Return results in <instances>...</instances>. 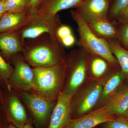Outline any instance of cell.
<instances>
[{
	"mask_svg": "<svg viewBox=\"0 0 128 128\" xmlns=\"http://www.w3.org/2000/svg\"><path fill=\"white\" fill-rule=\"evenodd\" d=\"M22 53L33 68L55 65L64 61L66 54L64 47L61 42L48 34L25 39Z\"/></svg>",
	"mask_w": 128,
	"mask_h": 128,
	"instance_id": "obj_1",
	"label": "cell"
},
{
	"mask_svg": "<svg viewBox=\"0 0 128 128\" xmlns=\"http://www.w3.org/2000/svg\"><path fill=\"white\" fill-rule=\"evenodd\" d=\"M32 90L34 92L57 98L64 90L66 75L64 60L59 64L43 68H33Z\"/></svg>",
	"mask_w": 128,
	"mask_h": 128,
	"instance_id": "obj_2",
	"label": "cell"
},
{
	"mask_svg": "<svg viewBox=\"0 0 128 128\" xmlns=\"http://www.w3.org/2000/svg\"><path fill=\"white\" fill-rule=\"evenodd\" d=\"M89 54L78 48L66 54L65 82L63 92L72 96L85 82L89 80L88 64Z\"/></svg>",
	"mask_w": 128,
	"mask_h": 128,
	"instance_id": "obj_3",
	"label": "cell"
},
{
	"mask_svg": "<svg viewBox=\"0 0 128 128\" xmlns=\"http://www.w3.org/2000/svg\"><path fill=\"white\" fill-rule=\"evenodd\" d=\"M72 18L78 25L79 38L76 42L78 48L91 54L100 56L115 67H120L117 60L112 53L109 44L105 40L98 38L93 33L88 24L74 10L70 11Z\"/></svg>",
	"mask_w": 128,
	"mask_h": 128,
	"instance_id": "obj_4",
	"label": "cell"
},
{
	"mask_svg": "<svg viewBox=\"0 0 128 128\" xmlns=\"http://www.w3.org/2000/svg\"><path fill=\"white\" fill-rule=\"evenodd\" d=\"M102 90V81L89 80L72 96L70 107L72 119L95 110Z\"/></svg>",
	"mask_w": 128,
	"mask_h": 128,
	"instance_id": "obj_5",
	"label": "cell"
},
{
	"mask_svg": "<svg viewBox=\"0 0 128 128\" xmlns=\"http://www.w3.org/2000/svg\"><path fill=\"white\" fill-rule=\"evenodd\" d=\"M32 12V15L29 22L17 32L22 40L34 38L44 34L57 38V29L62 24L58 15L53 16L39 14L34 10Z\"/></svg>",
	"mask_w": 128,
	"mask_h": 128,
	"instance_id": "obj_6",
	"label": "cell"
},
{
	"mask_svg": "<svg viewBox=\"0 0 128 128\" xmlns=\"http://www.w3.org/2000/svg\"><path fill=\"white\" fill-rule=\"evenodd\" d=\"M13 70L8 82V89L14 88L22 92L32 90L34 79L33 68L25 60L22 53L12 56L10 60Z\"/></svg>",
	"mask_w": 128,
	"mask_h": 128,
	"instance_id": "obj_7",
	"label": "cell"
},
{
	"mask_svg": "<svg viewBox=\"0 0 128 128\" xmlns=\"http://www.w3.org/2000/svg\"><path fill=\"white\" fill-rule=\"evenodd\" d=\"M21 98L38 123L44 124L51 115L57 98L29 92H22Z\"/></svg>",
	"mask_w": 128,
	"mask_h": 128,
	"instance_id": "obj_8",
	"label": "cell"
},
{
	"mask_svg": "<svg viewBox=\"0 0 128 128\" xmlns=\"http://www.w3.org/2000/svg\"><path fill=\"white\" fill-rule=\"evenodd\" d=\"M111 1L109 0H85L76 8V12L88 24L108 18Z\"/></svg>",
	"mask_w": 128,
	"mask_h": 128,
	"instance_id": "obj_9",
	"label": "cell"
},
{
	"mask_svg": "<svg viewBox=\"0 0 128 128\" xmlns=\"http://www.w3.org/2000/svg\"><path fill=\"white\" fill-rule=\"evenodd\" d=\"M128 82L120 67L113 70L102 81L100 96L95 109L101 107Z\"/></svg>",
	"mask_w": 128,
	"mask_h": 128,
	"instance_id": "obj_10",
	"label": "cell"
},
{
	"mask_svg": "<svg viewBox=\"0 0 128 128\" xmlns=\"http://www.w3.org/2000/svg\"><path fill=\"white\" fill-rule=\"evenodd\" d=\"M71 97L63 92L59 95L48 128H64L71 121Z\"/></svg>",
	"mask_w": 128,
	"mask_h": 128,
	"instance_id": "obj_11",
	"label": "cell"
},
{
	"mask_svg": "<svg viewBox=\"0 0 128 128\" xmlns=\"http://www.w3.org/2000/svg\"><path fill=\"white\" fill-rule=\"evenodd\" d=\"M32 12L29 9L20 12H6L0 19V33L17 32L30 20Z\"/></svg>",
	"mask_w": 128,
	"mask_h": 128,
	"instance_id": "obj_12",
	"label": "cell"
},
{
	"mask_svg": "<svg viewBox=\"0 0 128 128\" xmlns=\"http://www.w3.org/2000/svg\"><path fill=\"white\" fill-rule=\"evenodd\" d=\"M114 117H123L128 109V82L101 107Z\"/></svg>",
	"mask_w": 128,
	"mask_h": 128,
	"instance_id": "obj_13",
	"label": "cell"
},
{
	"mask_svg": "<svg viewBox=\"0 0 128 128\" xmlns=\"http://www.w3.org/2000/svg\"><path fill=\"white\" fill-rule=\"evenodd\" d=\"M115 117L98 108L82 116L72 120L64 128H94L109 122Z\"/></svg>",
	"mask_w": 128,
	"mask_h": 128,
	"instance_id": "obj_14",
	"label": "cell"
},
{
	"mask_svg": "<svg viewBox=\"0 0 128 128\" xmlns=\"http://www.w3.org/2000/svg\"><path fill=\"white\" fill-rule=\"evenodd\" d=\"M23 50V41L17 32L0 33V53L6 61L14 54L22 53Z\"/></svg>",
	"mask_w": 128,
	"mask_h": 128,
	"instance_id": "obj_15",
	"label": "cell"
},
{
	"mask_svg": "<svg viewBox=\"0 0 128 128\" xmlns=\"http://www.w3.org/2000/svg\"><path fill=\"white\" fill-rule=\"evenodd\" d=\"M89 54V80L102 81L114 69L119 68L112 65L107 60L100 56Z\"/></svg>",
	"mask_w": 128,
	"mask_h": 128,
	"instance_id": "obj_16",
	"label": "cell"
},
{
	"mask_svg": "<svg viewBox=\"0 0 128 128\" xmlns=\"http://www.w3.org/2000/svg\"><path fill=\"white\" fill-rule=\"evenodd\" d=\"M85 0H42L34 10L40 14L55 16L63 10L76 8Z\"/></svg>",
	"mask_w": 128,
	"mask_h": 128,
	"instance_id": "obj_17",
	"label": "cell"
},
{
	"mask_svg": "<svg viewBox=\"0 0 128 128\" xmlns=\"http://www.w3.org/2000/svg\"><path fill=\"white\" fill-rule=\"evenodd\" d=\"M88 24L92 32L98 38L106 41L117 40L118 29L114 22L105 18Z\"/></svg>",
	"mask_w": 128,
	"mask_h": 128,
	"instance_id": "obj_18",
	"label": "cell"
},
{
	"mask_svg": "<svg viewBox=\"0 0 128 128\" xmlns=\"http://www.w3.org/2000/svg\"><path fill=\"white\" fill-rule=\"evenodd\" d=\"M110 50L116 58L121 71L128 81V50L123 48L117 40L107 41Z\"/></svg>",
	"mask_w": 128,
	"mask_h": 128,
	"instance_id": "obj_19",
	"label": "cell"
},
{
	"mask_svg": "<svg viewBox=\"0 0 128 128\" xmlns=\"http://www.w3.org/2000/svg\"><path fill=\"white\" fill-rule=\"evenodd\" d=\"M9 106L12 116L16 122L21 124H25L27 122L28 118L26 111L17 96H11L9 98Z\"/></svg>",
	"mask_w": 128,
	"mask_h": 128,
	"instance_id": "obj_20",
	"label": "cell"
},
{
	"mask_svg": "<svg viewBox=\"0 0 128 128\" xmlns=\"http://www.w3.org/2000/svg\"><path fill=\"white\" fill-rule=\"evenodd\" d=\"M128 5V0H112L108 18L114 22Z\"/></svg>",
	"mask_w": 128,
	"mask_h": 128,
	"instance_id": "obj_21",
	"label": "cell"
},
{
	"mask_svg": "<svg viewBox=\"0 0 128 128\" xmlns=\"http://www.w3.org/2000/svg\"><path fill=\"white\" fill-rule=\"evenodd\" d=\"M29 0H5L6 12L23 11L29 9Z\"/></svg>",
	"mask_w": 128,
	"mask_h": 128,
	"instance_id": "obj_22",
	"label": "cell"
},
{
	"mask_svg": "<svg viewBox=\"0 0 128 128\" xmlns=\"http://www.w3.org/2000/svg\"><path fill=\"white\" fill-rule=\"evenodd\" d=\"M13 70V66L2 57L0 53V78L4 80L6 84Z\"/></svg>",
	"mask_w": 128,
	"mask_h": 128,
	"instance_id": "obj_23",
	"label": "cell"
},
{
	"mask_svg": "<svg viewBox=\"0 0 128 128\" xmlns=\"http://www.w3.org/2000/svg\"><path fill=\"white\" fill-rule=\"evenodd\" d=\"M117 40L128 50V22L124 24L121 28L118 29Z\"/></svg>",
	"mask_w": 128,
	"mask_h": 128,
	"instance_id": "obj_24",
	"label": "cell"
},
{
	"mask_svg": "<svg viewBox=\"0 0 128 128\" xmlns=\"http://www.w3.org/2000/svg\"><path fill=\"white\" fill-rule=\"evenodd\" d=\"M110 128H128V120L123 117H116L105 123Z\"/></svg>",
	"mask_w": 128,
	"mask_h": 128,
	"instance_id": "obj_25",
	"label": "cell"
},
{
	"mask_svg": "<svg viewBox=\"0 0 128 128\" xmlns=\"http://www.w3.org/2000/svg\"><path fill=\"white\" fill-rule=\"evenodd\" d=\"M73 34L72 30L70 26L62 24L57 29L56 36L61 42L64 38Z\"/></svg>",
	"mask_w": 128,
	"mask_h": 128,
	"instance_id": "obj_26",
	"label": "cell"
},
{
	"mask_svg": "<svg viewBox=\"0 0 128 128\" xmlns=\"http://www.w3.org/2000/svg\"><path fill=\"white\" fill-rule=\"evenodd\" d=\"M115 20H118L120 22L123 24L128 22V5Z\"/></svg>",
	"mask_w": 128,
	"mask_h": 128,
	"instance_id": "obj_27",
	"label": "cell"
},
{
	"mask_svg": "<svg viewBox=\"0 0 128 128\" xmlns=\"http://www.w3.org/2000/svg\"><path fill=\"white\" fill-rule=\"evenodd\" d=\"M42 0H29V9L30 10H34Z\"/></svg>",
	"mask_w": 128,
	"mask_h": 128,
	"instance_id": "obj_28",
	"label": "cell"
},
{
	"mask_svg": "<svg viewBox=\"0 0 128 128\" xmlns=\"http://www.w3.org/2000/svg\"><path fill=\"white\" fill-rule=\"evenodd\" d=\"M6 12L5 8V0H0V15H2Z\"/></svg>",
	"mask_w": 128,
	"mask_h": 128,
	"instance_id": "obj_29",
	"label": "cell"
},
{
	"mask_svg": "<svg viewBox=\"0 0 128 128\" xmlns=\"http://www.w3.org/2000/svg\"><path fill=\"white\" fill-rule=\"evenodd\" d=\"M22 128H34L31 126V125H29V124H25L24 126H22Z\"/></svg>",
	"mask_w": 128,
	"mask_h": 128,
	"instance_id": "obj_30",
	"label": "cell"
},
{
	"mask_svg": "<svg viewBox=\"0 0 128 128\" xmlns=\"http://www.w3.org/2000/svg\"><path fill=\"white\" fill-rule=\"evenodd\" d=\"M101 125L102 126H101L100 128H110L105 123L102 124Z\"/></svg>",
	"mask_w": 128,
	"mask_h": 128,
	"instance_id": "obj_31",
	"label": "cell"
},
{
	"mask_svg": "<svg viewBox=\"0 0 128 128\" xmlns=\"http://www.w3.org/2000/svg\"><path fill=\"white\" fill-rule=\"evenodd\" d=\"M123 117L125 118L127 120H128V109L127 110V111H126V112H125V114H124V116Z\"/></svg>",
	"mask_w": 128,
	"mask_h": 128,
	"instance_id": "obj_32",
	"label": "cell"
},
{
	"mask_svg": "<svg viewBox=\"0 0 128 128\" xmlns=\"http://www.w3.org/2000/svg\"><path fill=\"white\" fill-rule=\"evenodd\" d=\"M16 128V127H15V126H13V125H12V124H11V125H10V126H9V128Z\"/></svg>",
	"mask_w": 128,
	"mask_h": 128,
	"instance_id": "obj_33",
	"label": "cell"
},
{
	"mask_svg": "<svg viewBox=\"0 0 128 128\" xmlns=\"http://www.w3.org/2000/svg\"><path fill=\"white\" fill-rule=\"evenodd\" d=\"M2 15H0V19L1 18L2 16Z\"/></svg>",
	"mask_w": 128,
	"mask_h": 128,
	"instance_id": "obj_34",
	"label": "cell"
},
{
	"mask_svg": "<svg viewBox=\"0 0 128 128\" xmlns=\"http://www.w3.org/2000/svg\"><path fill=\"white\" fill-rule=\"evenodd\" d=\"M110 0V1H111H111H112V0Z\"/></svg>",
	"mask_w": 128,
	"mask_h": 128,
	"instance_id": "obj_35",
	"label": "cell"
},
{
	"mask_svg": "<svg viewBox=\"0 0 128 128\" xmlns=\"http://www.w3.org/2000/svg\"></svg>",
	"mask_w": 128,
	"mask_h": 128,
	"instance_id": "obj_36",
	"label": "cell"
}]
</instances>
